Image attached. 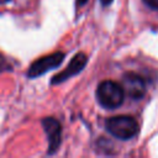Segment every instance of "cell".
<instances>
[{
	"label": "cell",
	"instance_id": "cell-1",
	"mask_svg": "<svg viewBox=\"0 0 158 158\" xmlns=\"http://www.w3.org/2000/svg\"><path fill=\"white\" fill-rule=\"evenodd\" d=\"M123 89L112 80H104L96 89V98L101 106L106 109H116L123 101Z\"/></svg>",
	"mask_w": 158,
	"mask_h": 158
},
{
	"label": "cell",
	"instance_id": "cell-2",
	"mask_svg": "<svg viewBox=\"0 0 158 158\" xmlns=\"http://www.w3.org/2000/svg\"><path fill=\"white\" fill-rule=\"evenodd\" d=\"M106 130L118 139H130L138 132V125L131 116L120 115L109 118L105 123Z\"/></svg>",
	"mask_w": 158,
	"mask_h": 158
},
{
	"label": "cell",
	"instance_id": "cell-3",
	"mask_svg": "<svg viewBox=\"0 0 158 158\" xmlns=\"http://www.w3.org/2000/svg\"><path fill=\"white\" fill-rule=\"evenodd\" d=\"M63 58H64L63 53L56 52L53 54H49V56H46V57H42V58L37 59L30 67L28 77L30 78H36V77L42 75V74H44L46 72H48V70H51L53 68H57L62 63Z\"/></svg>",
	"mask_w": 158,
	"mask_h": 158
},
{
	"label": "cell",
	"instance_id": "cell-4",
	"mask_svg": "<svg viewBox=\"0 0 158 158\" xmlns=\"http://www.w3.org/2000/svg\"><path fill=\"white\" fill-rule=\"evenodd\" d=\"M121 86L123 93L133 100H138L146 94V84L143 79L136 73H126L122 77Z\"/></svg>",
	"mask_w": 158,
	"mask_h": 158
},
{
	"label": "cell",
	"instance_id": "cell-5",
	"mask_svg": "<svg viewBox=\"0 0 158 158\" xmlns=\"http://www.w3.org/2000/svg\"><path fill=\"white\" fill-rule=\"evenodd\" d=\"M44 132L48 137V153H54L60 144V125L57 120L47 117L42 121Z\"/></svg>",
	"mask_w": 158,
	"mask_h": 158
},
{
	"label": "cell",
	"instance_id": "cell-6",
	"mask_svg": "<svg viewBox=\"0 0 158 158\" xmlns=\"http://www.w3.org/2000/svg\"><path fill=\"white\" fill-rule=\"evenodd\" d=\"M86 62H88V58H86V56H85L84 53H78V54H75V56L72 58L69 65H68L62 73L57 74V75L53 78L52 83H53V84L60 83V81H64V80H67V79H69V78L77 75V74H78L79 72H81V69L85 67Z\"/></svg>",
	"mask_w": 158,
	"mask_h": 158
},
{
	"label": "cell",
	"instance_id": "cell-7",
	"mask_svg": "<svg viewBox=\"0 0 158 158\" xmlns=\"http://www.w3.org/2000/svg\"><path fill=\"white\" fill-rule=\"evenodd\" d=\"M143 1H144V4H146L147 6L158 10V0H143Z\"/></svg>",
	"mask_w": 158,
	"mask_h": 158
},
{
	"label": "cell",
	"instance_id": "cell-8",
	"mask_svg": "<svg viewBox=\"0 0 158 158\" xmlns=\"http://www.w3.org/2000/svg\"><path fill=\"white\" fill-rule=\"evenodd\" d=\"M100 1H101L102 5H110L112 2V0H100Z\"/></svg>",
	"mask_w": 158,
	"mask_h": 158
},
{
	"label": "cell",
	"instance_id": "cell-9",
	"mask_svg": "<svg viewBox=\"0 0 158 158\" xmlns=\"http://www.w3.org/2000/svg\"><path fill=\"white\" fill-rule=\"evenodd\" d=\"M85 1H86V0H78V4H79V5H83Z\"/></svg>",
	"mask_w": 158,
	"mask_h": 158
},
{
	"label": "cell",
	"instance_id": "cell-10",
	"mask_svg": "<svg viewBox=\"0 0 158 158\" xmlns=\"http://www.w3.org/2000/svg\"><path fill=\"white\" fill-rule=\"evenodd\" d=\"M6 1H9V0H0V4H2V2H6Z\"/></svg>",
	"mask_w": 158,
	"mask_h": 158
}]
</instances>
